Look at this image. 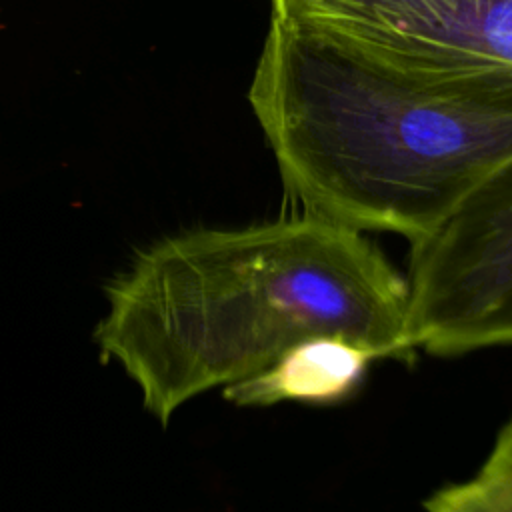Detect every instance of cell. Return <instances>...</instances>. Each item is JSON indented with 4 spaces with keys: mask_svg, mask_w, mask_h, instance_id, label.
<instances>
[{
    "mask_svg": "<svg viewBox=\"0 0 512 512\" xmlns=\"http://www.w3.org/2000/svg\"><path fill=\"white\" fill-rule=\"evenodd\" d=\"M424 512H512V416L468 480L436 490Z\"/></svg>",
    "mask_w": 512,
    "mask_h": 512,
    "instance_id": "6",
    "label": "cell"
},
{
    "mask_svg": "<svg viewBox=\"0 0 512 512\" xmlns=\"http://www.w3.org/2000/svg\"><path fill=\"white\" fill-rule=\"evenodd\" d=\"M396 64L512 76V0H280Z\"/></svg>",
    "mask_w": 512,
    "mask_h": 512,
    "instance_id": "4",
    "label": "cell"
},
{
    "mask_svg": "<svg viewBox=\"0 0 512 512\" xmlns=\"http://www.w3.org/2000/svg\"><path fill=\"white\" fill-rule=\"evenodd\" d=\"M248 104L302 214L416 244L512 160V76L380 58L272 2Z\"/></svg>",
    "mask_w": 512,
    "mask_h": 512,
    "instance_id": "2",
    "label": "cell"
},
{
    "mask_svg": "<svg viewBox=\"0 0 512 512\" xmlns=\"http://www.w3.org/2000/svg\"><path fill=\"white\" fill-rule=\"evenodd\" d=\"M92 330L162 426L188 400L238 384L314 336L410 362L408 286L370 236L310 214L194 226L132 252L102 284Z\"/></svg>",
    "mask_w": 512,
    "mask_h": 512,
    "instance_id": "1",
    "label": "cell"
},
{
    "mask_svg": "<svg viewBox=\"0 0 512 512\" xmlns=\"http://www.w3.org/2000/svg\"><path fill=\"white\" fill-rule=\"evenodd\" d=\"M378 356L342 336H314L288 348L266 370L226 386L224 400L240 408L282 402L338 404L354 396Z\"/></svg>",
    "mask_w": 512,
    "mask_h": 512,
    "instance_id": "5",
    "label": "cell"
},
{
    "mask_svg": "<svg viewBox=\"0 0 512 512\" xmlns=\"http://www.w3.org/2000/svg\"><path fill=\"white\" fill-rule=\"evenodd\" d=\"M408 342L450 358L512 344V160L410 244Z\"/></svg>",
    "mask_w": 512,
    "mask_h": 512,
    "instance_id": "3",
    "label": "cell"
}]
</instances>
